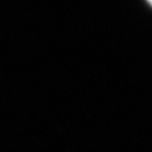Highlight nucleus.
<instances>
[{
	"mask_svg": "<svg viewBox=\"0 0 152 152\" xmlns=\"http://www.w3.org/2000/svg\"><path fill=\"white\" fill-rule=\"evenodd\" d=\"M147 3H148L150 5H152V0H147Z\"/></svg>",
	"mask_w": 152,
	"mask_h": 152,
	"instance_id": "nucleus-1",
	"label": "nucleus"
}]
</instances>
